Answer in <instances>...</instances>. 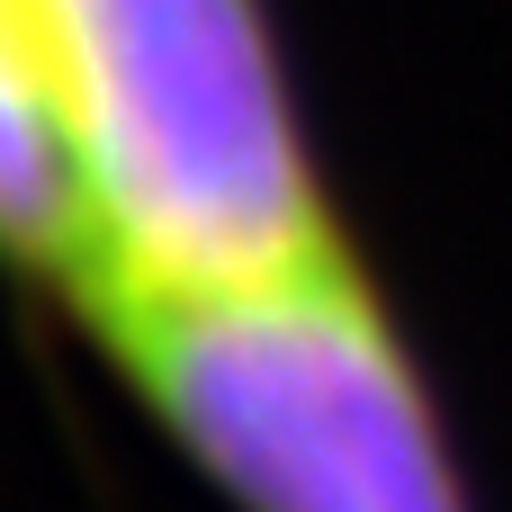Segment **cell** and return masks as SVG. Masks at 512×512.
Segmentation results:
<instances>
[{
  "label": "cell",
  "instance_id": "cell-1",
  "mask_svg": "<svg viewBox=\"0 0 512 512\" xmlns=\"http://www.w3.org/2000/svg\"><path fill=\"white\" fill-rule=\"evenodd\" d=\"M27 45L90 234V324L342 252L270 0H27Z\"/></svg>",
  "mask_w": 512,
  "mask_h": 512
},
{
  "label": "cell",
  "instance_id": "cell-2",
  "mask_svg": "<svg viewBox=\"0 0 512 512\" xmlns=\"http://www.w3.org/2000/svg\"><path fill=\"white\" fill-rule=\"evenodd\" d=\"M117 369L234 512H477L360 252L99 315Z\"/></svg>",
  "mask_w": 512,
  "mask_h": 512
},
{
  "label": "cell",
  "instance_id": "cell-3",
  "mask_svg": "<svg viewBox=\"0 0 512 512\" xmlns=\"http://www.w3.org/2000/svg\"><path fill=\"white\" fill-rule=\"evenodd\" d=\"M0 270H18L27 288H63L72 306L90 288V234H81L45 81H36L27 0H0Z\"/></svg>",
  "mask_w": 512,
  "mask_h": 512
}]
</instances>
